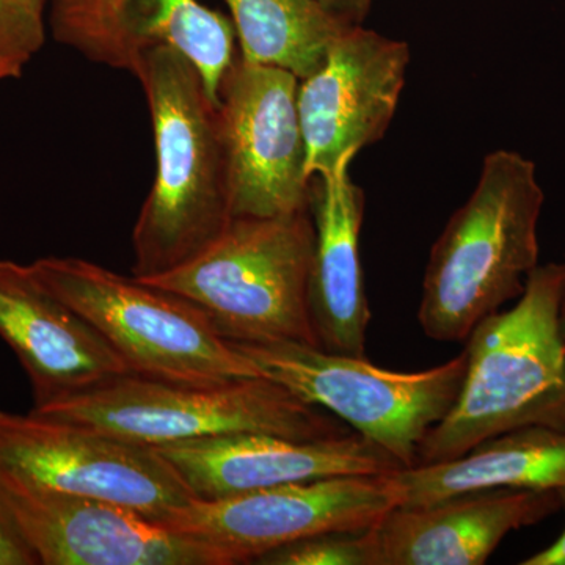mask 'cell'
<instances>
[{"instance_id":"cell-10","label":"cell","mask_w":565,"mask_h":565,"mask_svg":"<svg viewBox=\"0 0 565 565\" xmlns=\"http://www.w3.org/2000/svg\"><path fill=\"white\" fill-rule=\"evenodd\" d=\"M0 504L39 565H232L217 546L126 505L44 489L2 467Z\"/></svg>"},{"instance_id":"cell-25","label":"cell","mask_w":565,"mask_h":565,"mask_svg":"<svg viewBox=\"0 0 565 565\" xmlns=\"http://www.w3.org/2000/svg\"><path fill=\"white\" fill-rule=\"evenodd\" d=\"M559 327H561V337H563V341H564V345H565V280H564L563 296H561Z\"/></svg>"},{"instance_id":"cell-9","label":"cell","mask_w":565,"mask_h":565,"mask_svg":"<svg viewBox=\"0 0 565 565\" xmlns=\"http://www.w3.org/2000/svg\"><path fill=\"white\" fill-rule=\"evenodd\" d=\"M401 505L392 475L340 476L253 490L217 500L192 498L162 525L222 550L232 565L299 539L332 531H360Z\"/></svg>"},{"instance_id":"cell-14","label":"cell","mask_w":565,"mask_h":565,"mask_svg":"<svg viewBox=\"0 0 565 565\" xmlns=\"http://www.w3.org/2000/svg\"><path fill=\"white\" fill-rule=\"evenodd\" d=\"M154 449L199 500L340 476L392 475L404 468L356 433L316 440L236 434Z\"/></svg>"},{"instance_id":"cell-16","label":"cell","mask_w":565,"mask_h":565,"mask_svg":"<svg viewBox=\"0 0 565 565\" xmlns=\"http://www.w3.org/2000/svg\"><path fill=\"white\" fill-rule=\"evenodd\" d=\"M561 508L557 490L511 489L397 505L367 531L374 565H482L505 535Z\"/></svg>"},{"instance_id":"cell-24","label":"cell","mask_w":565,"mask_h":565,"mask_svg":"<svg viewBox=\"0 0 565 565\" xmlns=\"http://www.w3.org/2000/svg\"><path fill=\"white\" fill-rule=\"evenodd\" d=\"M561 497V503L565 511V487L557 490ZM522 565H565V527L561 533L557 541L553 542L552 545L546 546L545 550L535 553V555L526 557L525 561L520 563Z\"/></svg>"},{"instance_id":"cell-23","label":"cell","mask_w":565,"mask_h":565,"mask_svg":"<svg viewBox=\"0 0 565 565\" xmlns=\"http://www.w3.org/2000/svg\"><path fill=\"white\" fill-rule=\"evenodd\" d=\"M333 18L345 25H362L370 13L373 0H315Z\"/></svg>"},{"instance_id":"cell-20","label":"cell","mask_w":565,"mask_h":565,"mask_svg":"<svg viewBox=\"0 0 565 565\" xmlns=\"http://www.w3.org/2000/svg\"><path fill=\"white\" fill-rule=\"evenodd\" d=\"M370 527L299 539L259 556L262 565H374Z\"/></svg>"},{"instance_id":"cell-7","label":"cell","mask_w":565,"mask_h":565,"mask_svg":"<svg viewBox=\"0 0 565 565\" xmlns=\"http://www.w3.org/2000/svg\"><path fill=\"white\" fill-rule=\"evenodd\" d=\"M233 344L262 377L337 416L404 468L415 467L419 445L451 411L467 373L465 352L440 366L403 373L296 341Z\"/></svg>"},{"instance_id":"cell-18","label":"cell","mask_w":565,"mask_h":565,"mask_svg":"<svg viewBox=\"0 0 565 565\" xmlns=\"http://www.w3.org/2000/svg\"><path fill=\"white\" fill-rule=\"evenodd\" d=\"M392 476L404 508L481 490H559L565 487V430H509L456 459L401 468Z\"/></svg>"},{"instance_id":"cell-1","label":"cell","mask_w":565,"mask_h":565,"mask_svg":"<svg viewBox=\"0 0 565 565\" xmlns=\"http://www.w3.org/2000/svg\"><path fill=\"white\" fill-rule=\"evenodd\" d=\"M156 177L132 232L136 278L169 273L199 255L232 221L228 162L218 104L181 52L158 46L141 58Z\"/></svg>"},{"instance_id":"cell-13","label":"cell","mask_w":565,"mask_h":565,"mask_svg":"<svg viewBox=\"0 0 565 565\" xmlns=\"http://www.w3.org/2000/svg\"><path fill=\"white\" fill-rule=\"evenodd\" d=\"M55 40L88 61L136 73L158 46L195 66L212 102L234 63V25L199 0H52Z\"/></svg>"},{"instance_id":"cell-5","label":"cell","mask_w":565,"mask_h":565,"mask_svg":"<svg viewBox=\"0 0 565 565\" xmlns=\"http://www.w3.org/2000/svg\"><path fill=\"white\" fill-rule=\"evenodd\" d=\"M32 412L150 448L236 434L316 440L351 433L337 416L266 377L182 384L125 374Z\"/></svg>"},{"instance_id":"cell-12","label":"cell","mask_w":565,"mask_h":565,"mask_svg":"<svg viewBox=\"0 0 565 565\" xmlns=\"http://www.w3.org/2000/svg\"><path fill=\"white\" fill-rule=\"evenodd\" d=\"M411 50L363 25L345 29L321 68L300 81L297 93L305 140V170L337 172L392 125L403 95Z\"/></svg>"},{"instance_id":"cell-17","label":"cell","mask_w":565,"mask_h":565,"mask_svg":"<svg viewBox=\"0 0 565 565\" xmlns=\"http://www.w3.org/2000/svg\"><path fill=\"white\" fill-rule=\"evenodd\" d=\"M352 163L310 180V214L315 225L308 307L316 341L323 351L366 356L370 302L362 262L366 196L352 181Z\"/></svg>"},{"instance_id":"cell-3","label":"cell","mask_w":565,"mask_h":565,"mask_svg":"<svg viewBox=\"0 0 565 565\" xmlns=\"http://www.w3.org/2000/svg\"><path fill=\"white\" fill-rule=\"evenodd\" d=\"M544 191L520 152L486 156L473 193L430 250L418 321L430 340L465 341L503 305L519 299L539 266Z\"/></svg>"},{"instance_id":"cell-26","label":"cell","mask_w":565,"mask_h":565,"mask_svg":"<svg viewBox=\"0 0 565 565\" xmlns=\"http://www.w3.org/2000/svg\"><path fill=\"white\" fill-rule=\"evenodd\" d=\"M3 79H10V76H9V74H7V71H3L2 68H0V81H3Z\"/></svg>"},{"instance_id":"cell-11","label":"cell","mask_w":565,"mask_h":565,"mask_svg":"<svg viewBox=\"0 0 565 565\" xmlns=\"http://www.w3.org/2000/svg\"><path fill=\"white\" fill-rule=\"evenodd\" d=\"M300 81L274 66L234 61L218 90L232 217H278L310 210Z\"/></svg>"},{"instance_id":"cell-21","label":"cell","mask_w":565,"mask_h":565,"mask_svg":"<svg viewBox=\"0 0 565 565\" xmlns=\"http://www.w3.org/2000/svg\"><path fill=\"white\" fill-rule=\"evenodd\" d=\"M47 0H0V68L17 79L46 39Z\"/></svg>"},{"instance_id":"cell-8","label":"cell","mask_w":565,"mask_h":565,"mask_svg":"<svg viewBox=\"0 0 565 565\" xmlns=\"http://www.w3.org/2000/svg\"><path fill=\"white\" fill-rule=\"evenodd\" d=\"M0 467L44 489L126 505L156 522L193 498L154 448L35 412L0 408Z\"/></svg>"},{"instance_id":"cell-19","label":"cell","mask_w":565,"mask_h":565,"mask_svg":"<svg viewBox=\"0 0 565 565\" xmlns=\"http://www.w3.org/2000/svg\"><path fill=\"white\" fill-rule=\"evenodd\" d=\"M241 44V61L274 66L307 79L351 25L315 0H225ZM355 28V25H353Z\"/></svg>"},{"instance_id":"cell-22","label":"cell","mask_w":565,"mask_h":565,"mask_svg":"<svg viewBox=\"0 0 565 565\" xmlns=\"http://www.w3.org/2000/svg\"><path fill=\"white\" fill-rule=\"evenodd\" d=\"M0 565H39L32 550L0 504Z\"/></svg>"},{"instance_id":"cell-6","label":"cell","mask_w":565,"mask_h":565,"mask_svg":"<svg viewBox=\"0 0 565 565\" xmlns=\"http://www.w3.org/2000/svg\"><path fill=\"white\" fill-rule=\"evenodd\" d=\"M31 266L41 285L90 323L134 374L182 384L262 377L255 364L180 296L81 258Z\"/></svg>"},{"instance_id":"cell-2","label":"cell","mask_w":565,"mask_h":565,"mask_svg":"<svg viewBox=\"0 0 565 565\" xmlns=\"http://www.w3.org/2000/svg\"><path fill=\"white\" fill-rule=\"evenodd\" d=\"M564 280L565 264L535 267L514 308L490 315L471 330L462 390L424 437L416 465L456 459L522 427L565 430Z\"/></svg>"},{"instance_id":"cell-4","label":"cell","mask_w":565,"mask_h":565,"mask_svg":"<svg viewBox=\"0 0 565 565\" xmlns=\"http://www.w3.org/2000/svg\"><path fill=\"white\" fill-rule=\"evenodd\" d=\"M313 253L310 210L233 217L199 255L139 280L195 305L230 343L318 345L308 307Z\"/></svg>"},{"instance_id":"cell-15","label":"cell","mask_w":565,"mask_h":565,"mask_svg":"<svg viewBox=\"0 0 565 565\" xmlns=\"http://www.w3.org/2000/svg\"><path fill=\"white\" fill-rule=\"evenodd\" d=\"M0 338L29 375L33 408L134 374L129 364L31 266L0 259Z\"/></svg>"}]
</instances>
